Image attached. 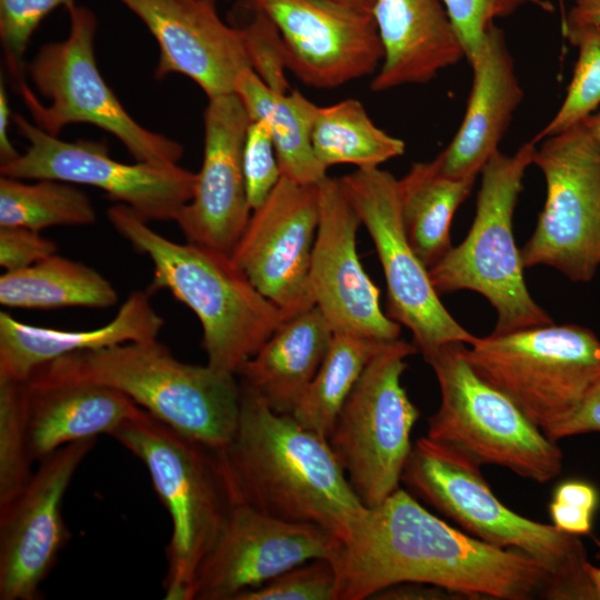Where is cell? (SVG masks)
<instances>
[{
    "label": "cell",
    "instance_id": "ab89813d",
    "mask_svg": "<svg viewBox=\"0 0 600 600\" xmlns=\"http://www.w3.org/2000/svg\"><path fill=\"white\" fill-rule=\"evenodd\" d=\"M54 241L23 227H0V266L6 271L28 268L57 253Z\"/></svg>",
    "mask_w": 600,
    "mask_h": 600
},
{
    "label": "cell",
    "instance_id": "5b68a950",
    "mask_svg": "<svg viewBox=\"0 0 600 600\" xmlns=\"http://www.w3.org/2000/svg\"><path fill=\"white\" fill-rule=\"evenodd\" d=\"M111 437L146 466L171 518L164 599L193 600L199 567L240 498L221 451L181 434L142 408Z\"/></svg>",
    "mask_w": 600,
    "mask_h": 600
},
{
    "label": "cell",
    "instance_id": "9c48e42d",
    "mask_svg": "<svg viewBox=\"0 0 600 600\" xmlns=\"http://www.w3.org/2000/svg\"><path fill=\"white\" fill-rule=\"evenodd\" d=\"M463 342L424 354L440 388L427 437L472 459L546 483L562 470V451L502 392L486 382L462 353Z\"/></svg>",
    "mask_w": 600,
    "mask_h": 600
},
{
    "label": "cell",
    "instance_id": "52a82bcc",
    "mask_svg": "<svg viewBox=\"0 0 600 600\" xmlns=\"http://www.w3.org/2000/svg\"><path fill=\"white\" fill-rule=\"evenodd\" d=\"M537 143L513 154L494 153L481 170L476 216L464 240L429 268L438 294L470 290L484 297L497 313L492 333L553 323L526 286L512 219Z\"/></svg>",
    "mask_w": 600,
    "mask_h": 600
},
{
    "label": "cell",
    "instance_id": "6da1fadb",
    "mask_svg": "<svg viewBox=\"0 0 600 600\" xmlns=\"http://www.w3.org/2000/svg\"><path fill=\"white\" fill-rule=\"evenodd\" d=\"M341 542L333 561L338 600L371 599L404 582L469 598L564 600L542 563L459 531L401 488L366 507Z\"/></svg>",
    "mask_w": 600,
    "mask_h": 600
},
{
    "label": "cell",
    "instance_id": "9a60e30c",
    "mask_svg": "<svg viewBox=\"0 0 600 600\" xmlns=\"http://www.w3.org/2000/svg\"><path fill=\"white\" fill-rule=\"evenodd\" d=\"M341 544L322 527L271 517L238 498L199 567L193 600H234L300 563L333 562Z\"/></svg>",
    "mask_w": 600,
    "mask_h": 600
},
{
    "label": "cell",
    "instance_id": "ac0fdd59",
    "mask_svg": "<svg viewBox=\"0 0 600 600\" xmlns=\"http://www.w3.org/2000/svg\"><path fill=\"white\" fill-rule=\"evenodd\" d=\"M94 438L68 443L40 461L20 494L0 511V599H39L40 586L69 539L63 496Z\"/></svg>",
    "mask_w": 600,
    "mask_h": 600
},
{
    "label": "cell",
    "instance_id": "8992f818",
    "mask_svg": "<svg viewBox=\"0 0 600 600\" xmlns=\"http://www.w3.org/2000/svg\"><path fill=\"white\" fill-rule=\"evenodd\" d=\"M401 481L470 536L521 551L542 563L558 580L564 600H597L578 536L510 510L469 457L421 437L412 444Z\"/></svg>",
    "mask_w": 600,
    "mask_h": 600
},
{
    "label": "cell",
    "instance_id": "ee69618b",
    "mask_svg": "<svg viewBox=\"0 0 600 600\" xmlns=\"http://www.w3.org/2000/svg\"><path fill=\"white\" fill-rule=\"evenodd\" d=\"M10 108L3 82L0 84V160L1 164L14 160L20 153L11 143L8 134Z\"/></svg>",
    "mask_w": 600,
    "mask_h": 600
},
{
    "label": "cell",
    "instance_id": "c3c4849f",
    "mask_svg": "<svg viewBox=\"0 0 600 600\" xmlns=\"http://www.w3.org/2000/svg\"><path fill=\"white\" fill-rule=\"evenodd\" d=\"M583 122L598 138H600V112L589 116Z\"/></svg>",
    "mask_w": 600,
    "mask_h": 600
},
{
    "label": "cell",
    "instance_id": "d590c367",
    "mask_svg": "<svg viewBox=\"0 0 600 600\" xmlns=\"http://www.w3.org/2000/svg\"><path fill=\"white\" fill-rule=\"evenodd\" d=\"M74 0H0V39L16 84L23 79V57L40 22L56 8L70 10Z\"/></svg>",
    "mask_w": 600,
    "mask_h": 600
},
{
    "label": "cell",
    "instance_id": "f546056e",
    "mask_svg": "<svg viewBox=\"0 0 600 600\" xmlns=\"http://www.w3.org/2000/svg\"><path fill=\"white\" fill-rule=\"evenodd\" d=\"M311 141L317 159L327 170L340 163L378 168L406 150V143L377 127L356 99L317 106Z\"/></svg>",
    "mask_w": 600,
    "mask_h": 600
},
{
    "label": "cell",
    "instance_id": "e0dca14e",
    "mask_svg": "<svg viewBox=\"0 0 600 600\" xmlns=\"http://www.w3.org/2000/svg\"><path fill=\"white\" fill-rule=\"evenodd\" d=\"M277 27L287 69L306 86L332 89L374 73L383 48L370 12L331 0H246Z\"/></svg>",
    "mask_w": 600,
    "mask_h": 600
},
{
    "label": "cell",
    "instance_id": "3957f363",
    "mask_svg": "<svg viewBox=\"0 0 600 600\" xmlns=\"http://www.w3.org/2000/svg\"><path fill=\"white\" fill-rule=\"evenodd\" d=\"M236 374L178 360L158 339L83 350L39 368L30 386L88 383L114 389L181 434L226 448L241 402Z\"/></svg>",
    "mask_w": 600,
    "mask_h": 600
},
{
    "label": "cell",
    "instance_id": "f907efd6",
    "mask_svg": "<svg viewBox=\"0 0 600 600\" xmlns=\"http://www.w3.org/2000/svg\"><path fill=\"white\" fill-rule=\"evenodd\" d=\"M216 1H218V0H216Z\"/></svg>",
    "mask_w": 600,
    "mask_h": 600
},
{
    "label": "cell",
    "instance_id": "d4e9b609",
    "mask_svg": "<svg viewBox=\"0 0 600 600\" xmlns=\"http://www.w3.org/2000/svg\"><path fill=\"white\" fill-rule=\"evenodd\" d=\"M30 451L41 461L73 441L112 432L141 408L111 388L88 383H23Z\"/></svg>",
    "mask_w": 600,
    "mask_h": 600
},
{
    "label": "cell",
    "instance_id": "bcb514c9",
    "mask_svg": "<svg viewBox=\"0 0 600 600\" xmlns=\"http://www.w3.org/2000/svg\"><path fill=\"white\" fill-rule=\"evenodd\" d=\"M586 572L593 587L597 600H600V568L594 567L589 561L586 562Z\"/></svg>",
    "mask_w": 600,
    "mask_h": 600
},
{
    "label": "cell",
    "instance_id": "ba28073f",
    "mask_svg": "<svg viewBox=\"0 0 600 600\" xmlns=\"http://www.w3.org/2000/svg\"><path fill=\"white\" fill-rule=\"evenodd\" d=\"M462 353L544 434L571 419L600 382V339L579 324L490 333Z\"/></svg>",
    "mask_w": 600,
    "mask_h": 600
},
{
    "label": "cell",
    "instance_id": "8d00e7d4",
    "mask_svg": "<svg viewBox=\"0 0 600 600\" xmlns=\"http://www.w3.org/2000/svg\"><path fill=\"white\" fill-rule=\"evenodd\" d=\"M442 2L463 46L467 61L497 19L509 17L526 6H533L550 13L554 11L549 0H442Z\"/></svg>",
    "mask_w": 600,
    "mask_h": 600
},
{
    "label": "cell",
    "instance_id": "603a6c76",
    "mask_svg": "<svg viewBox=\"0 0 600 600\" xmlns=\"http://www.w3.org/2000/svg\"><path fill=\"white\" fill-rule=\"evenodd\" d=\"M371 14L383 48L372 91L427 83L466 59L442 0H376Z\"/></svg>",
    "mask_w": 600,
    "mask_h": 600
},
{
    "label": "cell",
    "instance_id": "836d02e7",
    "mask_svg": "<svg viewBox=\"0 0 600 600\" xmlns=\"http://www.w3.org/2000/svg\"><path fill=\"white\" fill-rule=\"evenodd\" d=\"M32 461L23 383L0 380V511L30 481Z\"/></svg>",
    "mask_w": 600,
    "mask_h": 600
},
{
    "label": "cell",
    "instance_id": "5bb4252c",
    "mask_svg": "<svg viewBox=\"0 0 600 600\" xmlns=\"http://www.w3.org/2000/svg\"><path fill=\"white\" fill-rule=\"evenodd\" d=\"M13 120L28 148L14 160L0 166L1 176L96 187L147 221H176L193 196L197 173L178 164L119 162L109 156L102 141L68 142L20 114H14Z\"/></svg>",
    "mask_w": 600,
    "mask_h": 600
},
{
    "label": "cell",
    "instance_id": "4fadbf2b",
    "mask_svg": "<svg viewBox=\"0 0 600 600\" xmlns=\"http://www.w3.org/2000/svg\"><path fill=\"white\" fill-rule=\"evenodd\" d=\"M342 188L370 234L387 284V316L407 327L422 356L477 337L447 311L429 269L412 249L402 219L398 179L378 168L357 169L340 178Z\"/></svg>",
    "mask_w": 600,
    "mask_h": 600
},
{
    "label": "cell",
    "instance_id": "f35d334b",
    "mask_svg": "<svg viewBox=\"0 0 600 600\" xmlns=\"http://www.w3.org/2000/svg\"><path fill=\"white\" fill-rule=\"evenodd\" d=\"M251 10V20L241 28L251 69L269 88L287 93L290 87L280 33L263 12L252 7Z\"/></svg>",
    "mask_w": 600,
    "mask_h": 600
},
{
    "label": "cell",
    "instance_id": "8fae6325",
    "mask_svg": "<svg viewBox=\"0 0 600 600\" xmlns=\"http://www.w3.org/2000/svg\"><path fill=\"white\" fill-rule=\"evenodd\" d=\"M418 351L389 342L367 364L342 404L328 441L354 493L373 507L399 488L420 412L401 384L407 358Z\"/></svg>",
    "mask_w": 600,
    "mask_h": 600
},
{
    "label": "cell",
    "instance_id": "2e32d148",
    "mask_svg": "<svg viewBox=\"0 0 600 600\" xmlns=\"http://www.w3.org/2000/svg\"><path fill=\"white\" fill-rule=\"evenodd\" d=\"M320 218L319 187L281 177L250 217L232 259L288 319L314 306L309 272Z\"/></svg>",
    "mask_w": 600,
    "mask_h": 600
},
{
    "label": "cell",
    "instance_id": "74e56055",
    "mask_svg": "<svg viewBox=\"0 0 600 600\" xmlns=\"http://www.w3.org/2000/svg\"><path fill=\"white\" fill-rule=\"evenodd\" d=\"M242 163L248 201L253 211L267 200L281 178L274 143L266 122L250 120Z\"/></svg>",
    "mask_w": 600,
    "mask_h": 600
},
{
    "label": "cell",
    "instance_id": "d6a6232c",
    "mask_svg": "<svg viewBox=\"0 0 600 600\" xmlns=\"http://www.w3.org/2000/svg\"><path fill=\"white\" fill-rule=\"evenodd\" d=\"M561 33L578 49V59L564 99L531 139L536 143L583 122L600 106V27L567 22Z\"/></svg>",
    "mask_w": 600,
    "mask_h": 600
},
{
    "label": "cell",
    "instance_id": "d6986e66",
    "mask_svg": "<svg viewBox=\"0 0 600 600\" xmlns=\"http://www.w3.org/2000/svg\"><path fill=\"white\" fill-rule=\"evenodd\" d=\"M318 187L320 218L309 272L314 306L334 334L398 340L400 324L382 311L380 291L359 260L356 241L361 221L340 179L327 177Z\"/></svg>",
    "mask_w": 600,
    "mask_h": 600
},
{
    "label": "cell",
    "instance_id": "277c9868",
    "mask_svg": "<svg viewBox=\"0 0 600 600\" xmlns=\"http://www.w3.org/2000/svg\"><path fill=\"white\" fill-rule=\"evenodd\" d=\"M113 229L153 266L150 290L166 289L188 306L202 327L207 364L236 374L287 320L234 262L231 254L161 236L131 208L107 211Z\"/></svg>",
    "mask_w": 600,
    "mask_h": 600
},
{
    "label": "cell",
    "instance_id": "e575fe53",
    "mask_svg": "<svg viewBox=\"0 0 600 600\" xmlns=\"http://www.w3.org/2000/svg\"><path fill=\"white\" fill-rule=\"evenodd\" d=\"M234 600H338V573L331 560L313 559L240 592Z\"/></svg>",
    "mask_w": 600,
    "mask_h": 600
},
{
    "label": "cell",
    "instance_id": "60d3db41",
    "mask_svg": "<svg viewBox=\"0 0 600 600\" xmlns=\"http://www.w3.org/2000/svg\"><path fill=\"white\" fill-rule=\"evenodd\" d=\"M589 432H600V382L571 419L552 429L546 436L558 442L566 437Z\"/></svg>",
    "mask_w": 600,
    "mask_h": 600
},
{
    "label": "cell",
    "instance_id": "7a4b0ae2",
    "mask_svg": "<svg viewBox=\"0 0 600 600\" xmlns=\"http://www.w3.org/2000/svg\"><path fill=\"white\" fill-rule=\"evenodd\" d=\"M240 388L238 426L220 449L238 496L271 517L319 526L342 540L366 507L328 439Z\"/></svg>",
    "mask_w": 600,
    "mask_h": 600
},
{
    "label": "cell",
    "instance_id": "7c38bea8",
    "mask_svg": "<svg viewBox=\"0 0 600 600\" xmlns=\"http://www.w3.org/2000/svg\"><path fill=\"white\" fill-rule=\"evenodd\" d=\"M540 142L533 164L547 196L520 250L524 268L547 266L589 282L600 267V138L581 122Z\"/></svg>",
    "mask_w": 600,
    "mask_h": 600
},
{
    "label": "cell",
    "instance_id": "f1b7e54d",
    "mask_svg": "<svg viewBox=\"0 0 600 600\" xmlns=\"http://www.w3.org/2000/svg\"><path fill=\"white\" fill-rule=\"evenodd\" d=\"M117 301L116 289L100 272L57 253L0 277V303L7 308L107 309Z\"/></svg>",
    "mask_w": 600,
    "mask_h": 600
},
{
    "label": "cell",
    "instance_id": "4316f807",
    "mask_svg": "<svg viewBox=\"0 0 600 600\" xmlns=\"http://www.w3.org/2000/svg\"><path fill=\"white\" fill-rule=\"evenodd\" d=\"M233 92L243 103L250 120L268 124L281 177L308 186H317L328 177L311 141L317 104L299 91L281 93L272 90L252 69L240 72Z\"/></svg>",
    "mask_w": 600,
    "mask_h": 600
},
{
    "label": "cell",
    "instance_id": "1f68e13d",
    "mask_svg": "<svg viewBox=\"0 0 600 600\" xmlns=\"http://www.w3.org/2000/svg\"><path fill=\"white\" fill-rule=\"evenodd\" d=\"M97 220L90 198L72 183L38 179L0 178V227L41 231L53 226H87Z\"/></svg>",
    "mask_w": 600,
    "mask_h": 600
},
{
    "label": "cell",
    "instance_id": "7402d4cb",
    "mask_svg": "<svg viewBox=\"0 0 600 600\" xmlns=\"http://www.w3.org/2000/svg\"><path fill=\"white\" fill-rule=\"evenodd\" d=\"M472 87L462 122L437 157L441 172L462 178L477 177L499 151L523 90L503 31L493 23L468 60Z\"/></svg>",
    "mask_w": 600,
    "mask_h": 600
},
{
    "label": "cell",
    "instance_id": "4dcf8cb0",
    "mask_svg": "<svg viewBox=\"0 0 600 600\" xmlns=\"http://www.w3.org/2000/svg\"><path fill=\"white\" fill-rule=\"evenodd\" d=\"M389 342L334 334L314 378L291 413L328 439L336 418L369 361Z\"/></svg>",
    "mask_w": 600,
    "mask_h": 600
},
{
    "label": "cell",
    "instance_id": "681fc988",
    "mask_svg": "<svg viewBox=\"0 0 600 600\" xmlns=\"http://www.w3.org/2000/svg\"><path fill=\"white\" fill-rule=\"evenodd\" d=\"M560 8H561V22H560V24H563V22L566 20V11H564V7H563V0H560Z\"/></svg>",
    "mask_w": 600,
    "mask_h": 600
},
{
    "label": "cell",
    "instance_id": "f6af8a7d",
    "mask_svg": "<svg viewBox=\"0 0 600 600\" xmlns=\"http://www.w3.org/2000/svg\"><path fill=\"white\" fill-rule=\"evenodd\" d=\"M588 23L600 27V0H572V6L566 14L567 23Z\"/></svg>",
    "mask_w": 600,
    "mask_h": 600
},
{
    "label": "cell",
    "instance_id": "30bf717a",
    "mask_svg": "<svg viewBox=\"0 0 600 600\" xmlns=\"http://www.w3.org/2000/svg\"><path fill=\"white\" fill-rule=\"evenodd\" d=\"M68 11L67 39L42 46L28 66L34 88L49 104L41 103L24 80L17 83L34 123L57 137L68 124L90 123L121 141L136 162L178 164L183 147L139 124L99 72L94 13L77 4Z\"/></svg>",
    "mask_w": 600,
    "mask_h": 600
},
{
    "label": "cell",
    "instance_id": "484cf974",
    "mask_svg": "<svg viewBox=\"0 0 600 600\" xmlns=\"http://www.w3.org/2000/svg\"><path fill=\"white\" fill-rule=\"evenodd\" d=\"M333 331L317 306L286 320L238 369L240 383L291 414L321 366Z\"/></svg>",
    "mask_w": 600,
    "mask_h": 600
},
{
    "label": "cell",
    "instance_id": "cb8c5ba5",
    "mask_svg": "<svg viewBox=\"0 0 600 600\" xmlns=\"http://www.w3.org/2000/svg\"><path fill=\"white\" fill-rule=\"evenodd\" d=\"M163 318L151 304L149 292L133 291L107 324L91 330L37 327L0 312V380L18 383L47 363L79 351L157 339Z\"/></svg>",
    "mask_w": 600,
    "mask_h": 600
},
{
    "label": "cell",
    "instance_id": "7dc6e473",
    "mask_svg": "<svg viewBox=\"0 0 600 600\" xmlns=\"http://www.w3.org/2000/svg\"><path fill=\"white\" fill-rule=\"evenodd\" d=\"M366 12L372 11L376 0H331Z\"/></svg>",
    "mask_w": 600,
    "mask_h": 600
},
{
    "label": "cell",
    "instance_id": "7bdbcfd3",
    "mask_svg": "<svg viewBox=\"0 0 600 600\" xmlns=\"http://www.w3.org/2000/svg\"><path fill=\"white\" fill-rule=\"evenodd\" d=\"M552 500L596 511L599 496L592 484L580 480H569L556 488Z\"/></svg>",
    "mask_w": 600,
    "mask_h": 600
},
{
    "label": "cell",
    "instance_id": "44dd1931",
    "mask_svg": "<svg viewBox=\"0 0 600 600\" xmlns=\"http://www.w3.org/2000/svg\"><path fill=\"white\" fill-rule=\"evenodd\" d=\"M158 41L156 78L180 73L208 99L233 93L237 77L251 69L241 28L226 23L216 0H118Z\"/></svg>",
    "mask_w": 600,
    "mask_h": 600
},
{
    "label": "cell",
    "instance_id": "b9f144b4",
    "mask_svg": "<svg viewBox=\"0 0 600 600\" xmlns=\"http://www.w3.org/2000/svg\"><path fill=\"white\" fill-rule=\"evenodd\" d=\"M552 524L569 534H588L594 511L552 500L549 504Z\"/></svg>",
    "mask_w": 600,
    "mask_h": 600
},
{
    "label": "cell",
    "instance_id": "ffe728a7",
    "mask_svg": "<svg viewBox=\"0 0 600 600\" xmlns=\"http://www.w3.org/2000/svg\"><path fill=\"white\" fill-rule=\"evenodd\" d=\"M208 100L201 169L176 222L188 242L232 254L251 211L242 163L250 117L234 92Z\"/></svg>",
    "mask_w": 600,
    "mask_h": 600
},
{
    "label": "cell",
    "instance_id": "83f0119b",
    "mask_svg": "<svg viewBox=\"0 0 600 600\" xmlns=\"http://www.w3.org/2000/svg\"><path fill=\"white\" fill-rule=\"evenodd\" d=\"M476 178L447 176L433 159L413 163L407 174L398 180L409 242L428 269L452 248L451 222L458 207L472 190Z\"/></svg>",
    "mask_w": 600,
    "mask_h": 600
}]
</instances>
